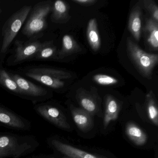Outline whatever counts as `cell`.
Instances as JSON below:
<instances>
[{"label":"cell","mask_w":158,"mask_h":158,"mask_svg":"<svg viewBox=\"0 0 158 158\" xmlns=\"http://www.w3.org/2000/svg\"><path fill=\"white\" fill-rule=\"evenodd\" d=\"M71 113L74 122L80 130L84 132L91 130L94 126L92 115L81 108L72 106Z\"/></svg>","instance_id":"12"},{"label":"cell","mask_w":158,"mask_h":158,"mask_svg":"<svg viewBox=\"0 0 158 158\" xmlns=\"http://www.w3.org/2000/svg\"><path fill=\"white\" fill-rule=\"evenodd\" d=\"M120 110V105L117 100L111 95H108L105 99V113L103 126L106 128L112 122L117 120Z\"/></svg>","instance_id":"14"},{"label":"cell","mask_w":158,"mask_h":158,"mask_svg":"<svg viewBox=\"0 0 158 158\" xmlns=\"http://www.w3.org/2000/svg\"><path fill=\"white\" fill-rule=\"evenodd\" d=\"M0 123L19 130H27L29 124L26 120L0 104Z\"/></svg>","instance_id":"9"},{"label":"cell","mask_w":158,"mask_h":158,"mask_svg":"<svg viewBox=\"0 0 158 158\" xmlns=\"http://www.w3.org/2000/svg\"><path fill=\"white\" fill-rule=\"evenodd\" d=\"M73 2L80 5L89 6L96 3L97 2V1L96 0H73Z\"/></svg>","instance_id":"25"},{"label":"cell","mask_w":158,"mask_h":158,"mask_svg":"<svg viewBox=\"0 0 158 158\" xmlns=\"http://www.w3.org/2000/svg\"><path fill=\"white\" fill-rule=\"evenodd\" d=\"M144 7L149 12L152 18L156 22H158V7L155 2L152 0H144Z\"/></svg>","instance_id":"24"},{"label":"cell","mask_w":158,"mask_h":158,"mask_svg":"<svg viewBox=\"0 0 158 158\" xmlns=\"http://www.w3.org/2000/svg\"><path fill=\"white\" fill-rule=\"evenodd\" d=\"M146 107L149 119L156 126H158V104L155 95L152 90L146 96Z\"/></svg>","instance_id":"21"},{"label":"cell","mask_w":158,"mask_h":158,"mask_svg":"<svg viewBox=\"0 0 158 158\" xmlns=\"http://www.w3.org/2000/svg\"><path fill=\"white\" fill-rule=\"evenodd\" d=\"M81 48L73 37L70 35L64 36L61 49L57 52L55 60H61L71 54L80 52Z\"/></svg>","instance_id":"17"},{"label":"cell","mask_w":158,"mask_h":158,"mask_svg":"<svg viewBox=\"0 0 158 158\" xmlns=\"http://www.w3.org/2000/svg\"><path fill=\"white\" fill-rule=\"evenodd\" d=\"M53 158V157H52V158Z\"/></svg>","instance_id":"28"},{"label":"cell","mask_w":158,"mask_h":158,"mask_svg":"<svg viewBox=\"0 0 158 158\" xmlns=\"http://www.w3.org/2000/svg\"><path fill=\"white\" fill-rule=\"evenodd\" d=\"M57 48L53 41H45L44 45L40 48L33 60H55L57 56Z\"/></svg>","instance_id":"22"},{"label":"cell","mask_w":158,"mask_h":158,"mask_svg":"<svg viewBox=\"0 0 158 158\" xmlns=\"http://www.w3.org/2000/svg\"><path fill=\"white\" fill-rule=\"evenodd\" d=\"M25 5L11 15L3 25L0 33V64H2L17 35L25 23L32 10Z\"/></svg>","instance_id":"1"},{"label":"cell","mask_w":158,"mask_h":158,"mask_svg":"<svg viewBox=\"0 0 158 158\" xmlns=\"http://www.w3.org/2000/svg\"><path fill=\"white\" fill-rule=\"evenodd\" d=\"M9 72L19 88L21 98L38 101L46 99L50 97V93L48 89L34 84L19 74Z\"/></svg>","instance_id":"7"},{"label":"cell","mask_w":158,"mask_h":158,"mask_svg":"<svg viewBox=\"0 0 158 158\" xmlns=\"http://www.w3.org/2000/svg\"><path fill=\"white\" fill-rule=\"evenodd\" d=\"M37 141L27 136L0 133V158H20L33 152Z\"/></svg>","instance_id":"2"},{"label":"cell","mask_w":158,"mask_h":158,"mask_svg":"<svg viewBox=\"0 0 158 158\" xmlns=\"http://www.w3.org/2000/svg\"><path fill=\"white\" fill-rule=\"evenodd\" d=\"M125 133L129 139L137 146H144L148 141V136L146 132L133 122L126 124Z\"/></svg>","instance_id":"15"},{"label":"cell","mask_w":158,"mask_h":158,"mask_svg":"<svg viewBox=\"0 0 158 158\" xmlns=\"http://www.w3.org/2000/svg\"><path fill=\"white\" fill-rule=\"evenodd\" d=\"M52 4L50 1L41 2L32 8L22 29V33L28 40L43 35L48 27L47 17L52 12Z\"/></svg>","instance_id":"3"},{"label":"cell","mask_w":158,"mask_h":158,"mask_svg":"<svg viewBox=\"0 0 158 158\" xmlns=\"http://www.w3.org/2000/svg\"><path fill=\"white\" fill-rule=\"evenodd\" d=\"M0 86L9 92L21 97L20 90L9 72L0 64Z\"/></svg>","instance_id":"19"},{"label":"cell","mask_w":158,"mask_h":158,"mask_svg":"<svg viewBox=\"0 0 158 158\" xmlns=\"http://www.w3.org/2000/svg\"><path fill=\"white\" fill-rule=\"evenodd\" d=\"M69 7L66 2L58 0L52 4V21L56 23H65L69 19Z\"/></svg>","instance_id":"18"},{"label":"cell","mask_w":158,"mask_h":158,"mask_svg":"<svg viewBox=\"0 0 158 158\" xmlns=\"http://www.w3.org/2000/svg\"><path fill=\"white\" fill-rule=\"evenodd\" d=\"M93 79L96 83L102 85H112L118 82V80L115 77L100 74L94 75Z\"/></svg>","instance_id":"23"},{"label":"cell","mask_w":158,"mask_h":158,"mask_svg":"<svg viewBox=\"0 0 158 158\" xmlns=\"http://www.w3.org/2000/svg\"><path fill=\"white\" fill-rule=\"evenodd\" d=\"M25 76L52 89L62 88L65 85L64 80L72 77L71 73L57 68L44 65H34L23 70Z\"/></svg>","instance_id":"4"},{"label":"cell","mask_w":158,"mask_h":158,"mask_svg":"<svg viewBox=\"0 0 158 158\" xmlns=\"http://www.w3.org/2000/svg\"><path fill=\"white\" fill-rule=\"evenodd\" d=\"M127 54L138 71L144 77L151 78L152 70L158 62L157 54L145 52L129 38L127 40Z\"/></svg>","instance_id":"5"},{"label":"cell","mask_w":158,"mask_h":158,"mask_svg":"<svg viewBox=\"0 0 158 158\" xmlns=\"http://www.w3.org/2000/svg\"><path fill=\"white\" fill-rule=\"evenodd\" d=\"M144 32L147 43L151 48L157 50L158 48V22L152 18L146 19Z\"/></svg>","instance_id":"16"},{"label":"cell","mask_w":158,"mask_h":158,"mask_svg":"<svg viewBox=\"0 0 158 158\" xmlns=\"http://www.w3.org/2000/svg\"><path fill=\"white\" fill-rule=\"evenodd\" d=\"M86 35L91 48L95 51L98 50L101 46V39L96 19H90L89 22Z\"/></svg>","instance_id":"20"},{"label":"cell","mask_w":158,"mask_h":158,"mask_svg":"<svg viewBox=\"0 0 158 158\" xmlns=\"http://www.w3.org/2000/svg\"><path fill=\"white\" fill-rule=\"evenodd\" d=\"M142 10L139 2L135 5L129 15L128 28L134 38L137 41L140 40L141 32Z\"/></svg>","instance_id":"13"},{"label":"cell","mask_w":158,"mask_h":158,"mask_svg":"<svg viewBox=\"0 0 158 158\" xmlns=\"http://www.w3.org/2000/svg\"><path fill=\"white\" fill-rule=\"evenodd\" d=\"M35 109L40 116L57 127L64 130L71 128L65 115L57 107L48 103H43L36 105Z\"/></svg>","instance_id":"8"},{"label":"cell","mask_w":158,"mask_h":158,"mask_svg":"<svg viewBox=\"0 0 158 158\" xmlns=\"http://www.w3.org/2000/svg\"><path fill=\"white\" fill-rule=\"evenodd\" d=\"M2 12H3V10L1 8H0V15L2 14Z\"/></svg>","instance_id":"26"},{"label":"cell","mask_w":158,"mask_h":158,"mask_svg":"<svg viewBox=\"0 0 158 158\" xmlns=\"http://www.w3.org/2000/svg\"><path fill=\"white\" fill-rule=\"evenodd\" d=\"M76 98L81 109L92 116L98 114L99 111L98 103L97 98L91 93L85 89H79Z\"/></svg>","instance_id":"11"},{"label":"cell","mask_w":158,"mask_h":158,"mask_svg":"<svg viewBox=\"0 0 158 158\" xmlns=\"http://www.w3.org/2000/svg\"><path fill=\"white\" fill-rule=\"evenodd\" d=\"M51 144L57 151L71 158H107L100 155L89 153L75 147L65 144L58 139H52Z\"/></svg>","instance_id":"10"},{"label":"cell","mask_w":158,"mask_h":158,"mask_svg":"<svg viewBox=\"0 0 158 158\" xmlns=\"http://www.w3.org/2000/svg\"><path fill=\"white\" fill-rule=\"evenodd\" d=\"M63 158H71L70 157H68V156H66V157H64Z\"/></svg>","instance_id":"27"},{"label":"cell","mask_w":158,"mask_h":158,"mask_svg":"<svg viewBox=\"0 0 158 158\" xmlns=\"http://www.w3.org/2000/svg\"><path fill=\"white\" fill-rule=\"evenodd\" d=\"M44 42H41L38 39L29 40L26 42L15 40L14 51L7 59V65L14 66L33 60Z\"/></svg>","instance_id":"6"}]
</instances>
